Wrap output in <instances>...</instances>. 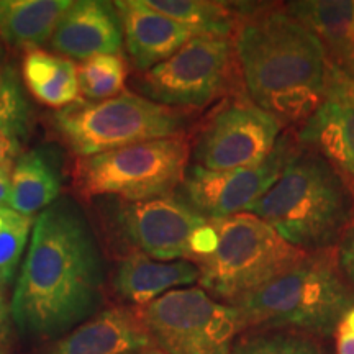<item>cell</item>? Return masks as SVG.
I'll list each match as a JSON object with an SVG mask.
<instances>
[{
  "label": "cell",
  "mask_w": 354,
  "mask_h": 354,
  "mask_svg": "<svg viewBox=\"0 0 354 354\" xmlns=\"http://www.w3.org/2000/svg\"><path fill=\"white\" fill-rule=\"evenodd\" d=\"M299 143L322 154L354 192V94L346 76L331 71L326 100L302 123Z\"/></svg>",
  "instance_id": "13"
},
{
  "label": "cell",
  "mask_w": 354,
  "mask_h": 354,
  "mask_svg": "<svg viewBox=\"0 0 354 354\" xmlns=\"http://www.w3.org/2000/svg\"><path fill=\"white\" fill-rule=\"evenodd\" d=\"M113 3L120 15L123 46L140 73L165 63L194 38L185 26L154 10L146 0H118Z\"/></svg>",
  "instance_id": "15"
},
{
  "label": "cell",
  "mask_w": 354,
  "mask_h": 354,
  "mask_svg": "<svg viewBox=\"0 0 354 354\" xmlns=\"http://www.w3.org/2000/svg\"><path fill=\"white\" fill-rule=\"evenodd\" d=\"M61 197V176L51 154L41 148L21 153L12 166V194L8 207L33 216Z\"/></svg>",
  "instance_id": "20"
},
{
  "label": "cell",
  "mask_w": 354,
  "mask_h": 354,
  "mask_svg": "<svg viewBox=\"0 0 354 354\" xmlns=\"http://www.w3.org/2000/svg\"><path fill=\"white\" fill-rule=\"evenodd\" d=\"M299 149L294 138L284 135L271 156L256 166L210 171L190 162L180 184V196L205 220L246 214L276 184Z\"/></svg>",
  "instance_id": "12"
},
{
  "label": "cell",
  "mask_w": 354,
  "mask_h": 354,
  "mask_svg": "<svg viewBox=\"0 0 354 354\" xmlns=\"http://www.w3.org/2000/svg\"><path fill=\"white\" fill-rule=\"evenodd\" d=\"M216 232L215 250L194 261L202 289L233 304L290 271L308 253L289 245L253 214L209 220Z\"/></svg>",
  "instance_id": "5"
},
{
  "label": "cell",
  "mask_w": 354,
  "mask_h": 354,
  "mask_svg": "<svg viewBox=\"0 0 354 354\" xmlns=\"http://www.w3.org/2000/svg\"><path fill=\"white\" fill-rule=\"evenodd\" d=\"M286 10L315 35L331 71L348 76L354 59V0H297Z\"/></svg>",
  "instance_id": "18"
},
{
  "label": "cell",
  "mask_w": 354,
  "mask_h": 354,
  "mask_svg": "<svg viewBox=\"0 0 354 354\" xmlns=\"http://www.w3.org/2000/svg\"><path fill=\"white\" fill-rule=\"evenodd\" d=\"M127 354H165L162 351H159L158 348L154 346H146V348H140V349H135V351H130Z\"/></svg>",
  "instance_id": "32"
},
{
  "label": "cell",
  "mask_w": 354,
  "mask_h": 354,
  "mask_svg": "<svg viewBox=\"0 0 354 354\" xmlns=\"http://www.w3.org/2000/svg\"><path fill=\"white\" fill-rule=\"evenodd\" d=\"M236 69L233 39L194 37L165 63L136 74L133 92L169 109H203L232 91Z\"/></svg>",
  "instance_id": "9"
},
{
  "label": "cell",
  "mask_w": 354,
  "mask_h": 354,
  "mask_svg": "<svg viewBox=\"0 0 354 354\" xmlns=\"http://www.w3.org/2000/svg\"><path fill=\"white\" fill-rule=\"evenodd\" d=\"M246 214L259 216L304 253H322L342 241L353 223L354 192L322 154L300 148Z\"/></svg>",
  "instance_id": "3"
},
{
  "label": "cell",
  "mask_w": 354,
  "mask_h": 354,
  "mask_svg": "<svg viewBox=\"0 0 354 354\" xmlns=\"http://www.w3.org/2000/svg\"><path fill=\"white\" fill-rule=\"evenodd\" d=\"M153 346L136 310L105 308L57 338L46 354H127Z\"/></svg>",
  "instance_id": "16"
},
{
  "label": "cell",
  "mask_w": 354,
  "mask_h": 354,
  "mask_svg": "<svg viewBox=\"0 0 354 354\" xmlns=\"http://www.w3.org/2000/svg\"><path fill=\"white\" fill-rule=\"evenodd\" d=\"M233 354H325L315 343L287 333H263L243 339Z\"/></svg>",
  "instance_id": "26"
},
{
  "label": "cell",
  "mask_w": 354,
  "mask_h": 354,
  "mask_svg": "<svg viewBox=\"0 0 354 354\" xmlns=\"http://www.w3.org/2000/svg\"><path fill=\"white\" fill-rule=\"evenodd\" d=\"M35 218L21 215L10 207H0V286L15 279L25 248L32 236Z\"/></svg>",
  "instance_id": "25"
},
{
  "label": "cell",
  "mask_w": 354,
  "mask_h": 354,
  "mask_svg": "<svg viewBox=\"0 0 354 354\" xmlns=\"http://www.w3.org/2000/svg\"><path fill=\"white\" fill-rule=\"evenodd\" d=\"M7 320H8V308L6 304V297H3L2 286H0V338H2V335L6 333Z\"/></svg>",
  "instance_id": "31"
},
{
  "label": "cell",
  "mask_w": 354,
  "mask_h": 354,
  "mask_svg": "<svg viewBox=\"0 0 354 354\" xmlns=\"http://www.w3.org/2000/svg\"><path fill=\"white\" fill-rule=\"evenodd\" d=\"M24 81L30 94L50 109L61 110L81 100L77 64L43 48L25 53Z\"/></svg>",
  "instance_id": "21"
},
{
  "label": "cell",
  "mask_w": 354,
  "mask_h": 354,
  "mask_svg": "<svg viewBox=\"0 0 354 354\" xmlns=\"http://www.w3.org/2000/svg\"><path fill=\"white\" fill-rule=\"evenodd\" d=\"M190 159L185 136L145 141L113 151L77 158L73 185L86 201L117 197L141 202L174 194L184 180Z\"/></svg>",
  "instance_id": "7"
},
{
  "label": "cell",
  "mask_w": 354,
  "mask_h": 354,
  "mask_svg": "<svg viewBox=\"0 0 354 354\" xmlns=\"http://www.w3.org/2000/svg\"><path fill=\"white\" fill-rule=\"evenodd\" d=\"M71 0H0V39L15 50H39L50 43Z\"/></svg>",
  "instance_id": "19"
},
{
  "label": "cell",
  "mask_w": 354,
  "mask_h": 354,
  "mask_svg": "<svg viewBox=\"0 0 354 354\" xmlns=\"http://www.w3.org/2000/svg\"><path fill=\"white\" fill-rule=\"evenodd\" d=\"M50 125L77 158L109 153L145 141L184 136L187 120L177 109L125 91L107 100H77L55 110Z\"/></svg>",
  "instance_id": "6"
},
{
  "label": "cell",
  "mask_w": 354,
  "mask_h": 354,
  "mask_svg": "<svg viewBox=\"0 0 354 354\" xmlns=\"http://www.w3.org/2000/svg\"><path fill=\"white\" fill-rule=\"evenodd\" d=\"M0 354H2V353H0Z\"/></svg>",
  "instance_id": "35"
},
{
  "label": "cell",
  "mask_w": 354,
  "mask_h": 354,
  "mask_svg": "<svg viewBox=\"0 0 354 354\" xmlns=\"http://www.w3.org/2000/svg\"><path fill=\"white\" fill-rule=\"evenodd\" d=\"M248 95L279 122H305L326 100L331 68L320 41L281 7L245 8L233 35Z\"/></svg>",
  "instance_id": "2"
},
{
  "label": "cell",
  "mask_w": 354,
  "mask_h": 354,
  "mask_svg": "<svg viewBox=\"0 0 354 354\" xmlns=\"http://www.w3.org/2000/svg\"><path fill=\"white\" fill-rule=\"evenodd\" d=\"M198 277L201 274L192 261L165 263L141 253H128L115 268L112 287L118 297L141 308L167 292L194 284Z\"/></svg>",
  "instance_id": "17"
},
{
  "label": "cell",
  "mask_w": 354,
  "mask_h": 354,
  "mask_svg": "<svg viewBox=\"0 0 354 354\" xmlns=\"http://www.w3.org/2000/svg\"><path fill=\"white\" fill-rule=\"evenodd\" d=\"M2 57H3V50H2V44H0V66H2Z\"/></svg>",
  "instance_id": "34"
},
{
  "label": "cell",
  "mask_w": 354,
  "mask_h": 354,
  "mask_svg": "<svg viewBox=\"0 0 354 354\" xmlns=\"http://www.w3.org/2000/svg\"><path fill=\"white\" fill-rule=\"evenodd\" d=\"M128 64L123 55H102L77 64L79 94L82 100L99 102L125 92Z\"/></svg>",
  "instance_id": "23"
},
{
  "label": "cell",
  "mask_w": 354,
  "mask_h": 354,
  "mask_svg": "<svg viewBox=\"0 0 354 354\" xmlns=\"http://www.w3.org/2000/svg\"><path fill=\"white\" fill-rule=\"evenodd\" d=\"M136 313L153 346L165 354H233L243 330L238 310L202 287L171 290Z\"/></svg>",
  "instance_id": "8"
},
{
  "label": "cell",
  "mask_w": 354,
  "mask_h": 354,
  "mask_svg": "<svg viewBox=\"0 0 354 354\" xmlns=\"http://www.w3.org/2000/svg\"><path fill=\"white\" fill-rule=\"evenodd\" d=\"M338 261L339 268L346 274L349 282L354 286V220L349 225L346 233L343 234L342 241H339V251H338Z\"/></svg>",
  "instance_id": "28"
},
{
  "label": "cell",
  "mask_w": 354,
  "mask_h": 354,
  "mask_svg": "<svg viewBox=\"0 0 354 354\" xmlns=\"http://www.w3.org/2000/svg\"><path fill=\"white\" fill-rule=\"evenodd\" d=\"M149 7L169 17L194 37L233 39L240 13L220 2L207 0H146Z\"/></svg>",
  "instance_id": "22"
},
{
  "label": "cell",
  "mask_w": 354,
  "mask_h": 354,
  "mask_svg": "<svg viewBox=\"0 0 354 354\" xmlns=\"http://www.w3.org/2000/svg\"><path fill=\"white\" fill-rule=\"evenodd\" d=\"M105 264L87 214L59 197L35 218L10 313L24 336L50 339L87 322L104 302Z\"/></svg>",
  "instance_id": "1"
},
{
  "label": "cell",
  "mask_w": 354,
  "mask_h": 354,
  "mask_svg": "<svg viewBox=\"0 0 354 354\" xmlns=\"http://www.w3.org/2000/svg\"><path fill=\"white\" fill-rule=\"evenodd\" d=\"M230 305L240 313L243 328L331 335L354 307V294L335 259L322 251Z\"/></svg>",
  "instance_id": "4"
},
{
  "label": "cell",
  "mask_w": 354,
  "mask_h": 354,
  "mask_svg": "<svg viewBox=\"0 0 354 354\" xmlns=\"http://www.w3.org/2000/svg\"><path fill=\"white\" fill-rule=\"evenodd\" d=\"M335 339L336 354H354V307L336 326Z\"/></svg>",
  "instance_id": "27"
},
{
  "label": "cell",
  "mask_w": 354,
  "mask_h": 354,
  "mask_svg": "<svg viewBox=\"0 0 354 354\" xmlns=\"http://www.w3.org/2000/svg\"><path fill=\"white\" fill-rule=\"evenodd\" d=\"M32 107L15 69L0 66V133L20 146L32 131Z\"/></svg>",
  "instance_id": "24"
},
{
  "label": "cell",
  "mask_w": 354,
  "mask_h": 354,
  "mask_svg": "<svg viewBox=\"0 0 354 354\" xmlns=\"http://www.w3.org/2000/svg\"><path fill=\"white\" fill-rule=\"evenodd\" d=\"M348 82H349V87H351V92L354 94V59L351 63V68H349V73H348Z\"/></svg>",
  "instance_id": "33"
},
{
  "label": "cell",
  "mask_w": 354,
  "mask_h": 354,
  "mask_svg": "<svg viewBox=\"0 0 354 354\" xmlns=\"http://www.w3.org/2000/svg\"><path fill=\"white\" fill-rule=\"evenodd\" d=\"M12 166H0V207H6L10 202L12 194Z\"/></svg>",
  "instance_id": "29"
},
{
  "label": "cell",
  "mask_w": 354,
  "mask_h": 354,
  "mask_svg": "<svg viewBox=\"0 0 354 354\" xmlns=\"http://www.w3.org/2000/svg\"><path fill=\"white\" fill-rule=\"evenodd\" d=\"M48 44L55 55L81 63L102 55H122L123 32L117 7L102 0L73 2Z\"/></svg>",
  "instance_id": "14"
},
{
  "label": "cell",
  "mask_w": 354,
  "mask_h": 354,
  "mask_svg": "<svg viewBox=\"0 0 354 354\" xmlns=\"http://www.w3.org/2000/svg\"><path fill=\"white\" fill-rule=\"evenodd\" d=\"M281 130L282 123L251 99L228 97L198 128L190 159L210 171L256 166L271 156Z\"/></svg>",
  "instance_id": "10"
},
{
  "label": "cell",
  "mask_w": 354,
  "mask_h": 354,
  "mask_svg": "<svg viewBox=\"0 0 354 354\" xmlns=\"http://www.w3.org/2000/svg\"><path fill=\"white\" fill-rule=\"evenodd\" d=\"M109 227L115 238L131 250L156 261H189L190 238L205 223L180 194L149 201H112Z\"/></svg>",
  "instance_id": "11"
},
{
  "label": "cell",
  "mask_w": 354,
  "mask_h": 354,
  "mask_svg": "<svg viewBox=\"0 0 354 354\" xmlns=\"http://www.w3.org/2000/svg\"><path fill=\"white\" fill-rule=\"evenodd\" d=\"M19 145L13 143L12 140H8L7 136L0 133V166L12 165V159L19 154Z\"/></svg>",
  "instance_id": "30"
}]
</instances>
